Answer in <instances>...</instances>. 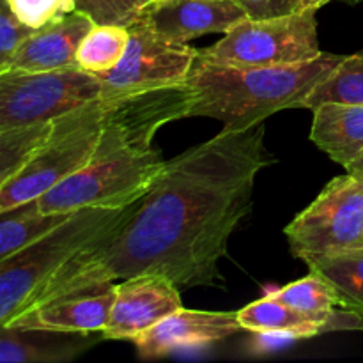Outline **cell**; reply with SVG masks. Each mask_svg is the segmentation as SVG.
Masks as SVG:
<instances>
[{
  "label": "cell",
  "mask_w": 363,
  "mask_h": 363,
  "mask_svg": "<svg viewBox=\"0 0 363 363\" xmlns=\"http://www.w3.org/2000/svg\"><path fill=\"white\" fill-rule=\"evenodd\" d=\"M264 131V123L223 128L167 162L130 218L62 266L18 314L60 294L142 273H162L179 289L222 284L220 261L230 236L252 211L257 176L275 162Z\"/></svg>",
  "instance_id": "obj_1"
},
{
  "label": "cell",
  "mask_w": 363,
  "mask_h": 363,
  "mask_svg": "<svg viewBox=\"0 0 363 363\" xmlns=\"http://www.w3.org/2000/svg\"><path fill=\"white\" fill-rule=\"evenodd\" d=\"M344 57L323 52L308 62L279 67L220 66L195 59L186 78L195 91L190 117H213L225 130H247L280 110L301 108Z\"/></svg>",
  "instance_id": "obj_2"
},
{
  "label": "cell",
  "mask_w": 363,
  "mask_h": 363,
  "mask_svg": "<svg viewBox=\"0 0 363 363\" xmlns=\"http://www.w3.org/2000/svg\"><path fill=\"white\" fill-rule=\"evenodd\" d=\"M137 204L77 209L34 243L0 259V326L9 325L32 294L71 259L116 233Z\"/></svg>",
  "instance_id": "obj_3"
},
{
  "label": "cell",
  "mask_w": 363,
  "mask_h": 363,
  "mask_svg": "<svg viewBox=\"0 0 363 363\" xmlns=\"http://www.w3.org/2000/svg\"><path fill=\"white\" fill-rule=\"evenodd\" d=\"M167 162L160 149L113 145L99 138L94 158L38 199L43 213H71L84 208H124L152 188Z\"/></svg>",
  "instance_id": "obj_4"
},
{
  "label": "cell",
  "mask_w": 363,
  "mask_h": 363,
  "mask_svg": "<svg viewBox=\"0 0 363 363\" xmlns=\"http://www.w3.org/2000/svg\"><path fill=\"white\" fill-rule=\"evenodd\" d=\"M105 98L92 99L57 117L48 140L30 162L0 184V211L39 199L94 158L103 126Z\"/></svg>",
  "instance_id": "obj_5"
},
{
  "label": "cell",
  "mask_w": 363,
  "mask_h": 363,
  "mask_svg": "<svg viewBox=\"0 0 363 363\" xmlns=\"http://www.w3.org/2000/svg\"><path fill=\"white\" fill-rule=\"evenodd\" d=\"M315 13L303 11L268 20L247 18L213 46L199 50L197 59L236 67H279L314 60L323 53Z\"/></svg>",
  "instance_id": "obj_6"
},
{
  "label": "cell",
  "mask_w": 363,
  "mask_h": 363,
  "mask_svg": "<svg viewBox=\"0 0 363 363\" xmlns=\"http://www.w3.org/2000/svg\"><path fill=\"white\" fill-rule=\"evenodd\" d=\"M291 252L307 264L363 248V179L347 172L323 188L286 227Z\"/></svg>",
  "instance_id": "obj_7"
},
{
  "label": "cell",
  "mask_w": 363,
  "mask_h": 363,
  "mask_svg": "<svg viewBox=\"0 0 363 363\" xmlns=\"http://www.w3.org/2000/svg\"><path fill=\"white\" fill-rule=\"evenodd\" d=\"M98 74L82 67L23 73H0V130L18 124L45 123L101 98Z\"/></svg>",
  "instance_id": "obj_8"
},
{
  "label": "cell",
  "mask_w": 363,
  "mask_h": 363,
  "mask_svg": "<svg viewBox=\"0 0 363 363\" xmlns=\"http://www.w3.org/2000/svg\"><path fill=\"white\" fill-rule=\"evenodd\" d=\"M128 28L130 43L123 60L113 69L98 73L103 84L101 98L186 82L197 48L165 41L138 18Z\"/></svg>",
  "instance_id": "obj_9"
},
{
  "label": "cell",
  "mask_w": 363,
  "mask_h": 363,
  "mask_svg": "<svg viewBox=\"0 0 363 363\" xmlns=\"http://www.w3.org/2000/svg\"><path fill=\"white\" fill-rule=\"evenodd\" d=\"M181 307L179 287L162 273H142L119 280L101 337L105 340L133 342Z\"/></svg>",
  "instance_id": "obj_10"
},
{
  "label": "cell",
  "mask_w": 363,
  "mask_h": 363,
  "mask_svg": "<svg viewBox=\"0 0 363 363\" xmlns=\"http://www.w3.org/2000/svg\"><path fill=\"white\" fill-rule=\"evenodd\" d=\"M117 284L106 282L60 294L18 314L4 328L57 333H101L108 323Z\"/></svg>",
  "instance_id": "obj_11"
},
{
  "label": "cell",
  "mask_w": 363,
  "mask_h": 363,
  "mask_svg": "<svg viewBox=\"0 0 363 363\" xmlns=\"http://www.w3.org/2000/svg\"><path fill=\"white\" fill-rule=\"evenodd\" d=\"M247 18L234 0H151L138 20L165 41L188 45L204 34H225Z\"/></svg>",
  "instance_id": "obj_12"
},
{
  "label": "cell",
  "mask_w": 363,
  "mask_h": 363,
  "mask_svg": "<svg viewBox=\"0 0 363 363\" xmlns=\"http://www.w3.org/2000/svg\"><path fill=\"white\" fill-rule=\"evenodd\" d=\"M241 328L236 312L191 311L181 307L133 340L140 358L170 357L190 347H206L220 342Z\"/></svg>",
  "instance_id": "obj_13"
},
{
  "label": "cell",
  "mask_w": 363,
  "mask_h": 363,
  "mask_svg": "<svg viewBox=\"0 0 363 363\" xmlns=\"http://www.w3.org/2000/svg\"><path fill=\"white\" fill-rule=\"evenodd\" d=\"M94 21L80 11L35 28L34 34L20 46L6 71L41 73L78 66V50ZM4 71V73H6Z\"/></svg>",
  "instance_id": "obj_14"
},
{
  "label": "cell",
  "mask_w": 363,
  "mask_h": 363,
  "mask_svg": "<svg viewBox=\"0 0 363 363\" xmlns=\"http://www.w3.org/2000/svg\"><path fill=\"white\" fill-rule=\"evenodd\" d=\"M312 112L311 140L347 169L363 152V103L328 101Z\"/></svg>",
  "instance_id": "obj_15"
},
{
  "label": "cell",
  "mask_w": 363,
  "mask_h": 363,
  "mask_svg": "<svg viewBox=\"0 0 363 363\" xmlns=\"http://www.w3.org/2000/svg\"><path fill=\"white\" fill-rule=\"evenodd\" d=\"M67 333L41 330H0V362L2 363H48L69 362L84 353L91 342L67 339Z\"/></svg>",
  "instance_id": "obj_16"
},
{
  "label": "cell",
  "mask_w": 363,
  "mask_h": 363,
  "mask_svg": "<svg viewBox=\"0 0 363 363\" xmlns=\"http://www.w3.org/2000/svg\"><path fill=\"white\" fill-rule=\"evenodd\" d=\"M238 321H240L241 328L257 333V335L273 333V335H286L289 339L298 340L325 335L328 318L319 319L301 314L268 294V296L252 301L247 307L238 311Z\"/></svg>",
  "instance_id": "obj_17"
},
{
  "label": "cell",
  "mask_w": 363,
  "mask_h": 363,
  "mask_svg": "<svg viewBox=\"0 0 363 363\" xmlns=\"http://www.w3.org/2000/svg\"><path fill=\"white\" fill-rule=\"evenodd\" d=\"M71 213H43L38 199L7 211H0V259L48 234Z\"/></svg>",
  "instance_id": "obj_18"
},
{
  "label": "cell",
  "mask_w": 363,
  "mask_h": 363,
  "mask_svg": "<svg viewBox=\"0 0 363 363\" xmlns=\"http://www.w3.org/2000/svg\"><path fill=\"white\" fill-rule=\"evenodd\" d=\"M308 269L332 284L340 307L363 315V248L321 257L311 262Z\"/></svg>",
  "instance_id": "obj_19"
},
{
  "label": "cell",
  "mask_w": 363,
  "mask_h": 363,
  "mask_svg": "<svg viewBox=\"0 0 363 363\" xmlns=\"http://www.w3.org/2000/svg\"><path fill=\"white\" fill-rule=\"evenodd\" d=\"M55 121L0 130V184L16 176L52 135Z\"/></svg>",
  "instance_id": "obj_20"
},
{
  "label": "cell",
  "mask_w": 363,
  "mask_h": 363,
  "mask_svg": "<svg viewBox=\"0 0 363 363\" xmlns=\"http://www.w3.org/2000/svg\"><path fill=\"white\" fill-rule=\"evenodd\" d=\"M130 43V28L123 25H94L78 50V66L89 73H105L123 60Z\"/></svg>",
  "instance_id": "obj_21"
},
{
  "label": "cell",
  "mask_w": 363,
  "mask_h": 363,
  "mask_svg": "<svg viewBox=\"0 0 363 363\" xmlns=\"http://www.w3.org/2000/svg\"><path fill=\"white\" fill-rule=\"evenodd\" d=\"M328 101L363 103V48L344 57L326 80L308 94L301 108H315Z\"/></svg>",
  "instance_id": "obj_22"
},
{
  "label": "cell",
  "mask_w": 363,
  "mask_h": 363,
  "mask_svg": "<svg viewBox=\"0 0 363 363\" xmlns=\"http://www.w3.org/2000/svg\"><path fill=\"white\" fill-rule=\"evenodd\" d=\"M269 294L282 303L293 307L294 311L319 319H326L333 308L340 307L339 296L332 284L326 282L314 272L289 286L272 291Z\"/></svg>",
  "instance_id": "obj_23"
},
{
  "label": "cell",
  "mask_w": 363,
  "mask_h": 363,
  "mask_svg": "<svg viewBox=\"0 0 363 363\" xmlns=\"http://www.w3.org/2000/svg\"><path fill=\"white\" fill-rule=\"evenodd\" d=\"M151 0H74V11L87 14L96 25L130 27Z\"/></svg>",
  "instance_id": "obj_24"
},
{
  "label": "cell",
  "mask_w": 363,
  "mask_h": 363,
  "mask_svg": "<svg viewBox=\"0 0 363 363\" xmlns=\"http://www.w3.org/2000/svg\"><path fill=\"white\" fill-rule=\"evenodd\" d=\"M13 13L32 28H41L46 23L74 11V0H7Z\"/></svg>",
  "instance_id": "obj_25"
},
{
  "label": "cell",
  "mask_w": 363,
  "mask_h": 363,
  "mask_svg": "<svg viewBox=\"0 0 363 363\" xmlns=\"http://www.w3.org/2000/svg\"><path fill=\"white\" fill-rule=\"evenodd\" d=\"M34 32L35 28L23 23L13 13L7 0H2V9H0V73H4L9 67L14 53Z\"/></svg>",
  "instance_id": "obj_26"
},
{
  "label": "cell",
  "mask_w": 363,
  "mask_h": 363,
  "mask_svg": "<svg viewBox=\"0 0 363 363\" xmlns=\"http://www.w3.org/2000/svg\"><path fill=\"white\" fill-rule=\"evenodd\" d=\"M250 20H268L294 13L293 0H234Z\"/></svg>",
  "instance_id": "obj_27"
},
{
  "label": "cell",
  "mask_w": 363,
  "mask_h": 363,
  "mask_svg": "<svg viewBox=\"0 0 363 363\" xmlns=\"http://www.w3.org/2000/svg\"><path fill=\"white\" fill-rule=\"evenodd\" d=\"M330 0H293L294 13H303V11H318Z\"/></svg>",
  "instance_id": "obj_28"
},
{
  "label": "cell",
  "mask_w": 363,
  "mask_h": 363,
  "mask_svg": "<svg viewBox=\"0 0 363 363\" xmlns=\"http://www.w3.org/2000/svg\"><path fill=\"white\" fill-rule=\"evenodd\" d=\"M346 170L350 174H353V176H358V177H362V179H363V152L360 156H358L357 160H354L353 163H351L350 167H347Z\"/></svg>",
  "instance_id": "obj_29"
}]
</instances>
